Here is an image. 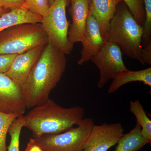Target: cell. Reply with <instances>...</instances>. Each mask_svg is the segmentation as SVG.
Listing matches in <instances>:
<instances>
[{
    "mask_svg": "<svg viewBox=\"0 0 151 151\" xmlns=\"http://www.w3.org/2000/svg\"><path fill=\"white\" fill-rule=\"evenodd\" d=\"M66 55L48 42L21 86L27 108H32L49 100L66 69Z\"/></svg>",
    "mask_w": 151,
    "mask_h": 151,
    "instance_id": "cell-1",
    "label": "cell"
},
{
    "mask_svg": "<svg viewBox=\"0 0 151 151\" xmlns=\"http://www.w3.org/2000/svg\"><path fill=\"white\" fill-rule=\"evenodd\" d=\"M84 115V108L80 106L63 108L49 99L23 116L24 127L31 131L33 138L60 134L78 125Z\"/></svg>",
    "mask_w": 151,
    "mask_h": 151,
    "instance_id": "cell-2",
    "label": "cell"
},
{
    "mask_svg": "<svg viewBox=\"0 0 151 151\" xmlns=\"http://www.w3.org/2000/svg\"><path fill=\"white\" fill-rule=\"evenodd\" d=\"M142 26L137 22L123 1L118 4L110 22L105 37L106 42L116 44L122 53L138 60L143 65L142 58Z\"/></svg>",
    "mask_w": 151,
    "mask_h": 151,
    "instance_id": "cell-3",
    "label": "cell"
},
{
    "mask_svg": "<svg viewBox=\"0 0 151 151\" xmlns=\"http://www.w3.org/2000/svg\"><path fill=\"white\" fill-rule=\"evenodd\" d=\"M48 42L41 23L16 25L0 32V55L22 54Z\"/></svg>",
    "mask_w": 151,
    "mask_h": 151,
    "instance_id": "cell-4",
    "label": "cell"
},
{
    "mask_svg": "<svg viewBox=\"0 0 151 151\" xmlns=\"http://www.w3.org/2000/svg\"><path fill=\"white\" fill-rule=\"evenodd\" d=\"M70 0H55L40 23L48 37V42L65 55L73 51V44L68 39L70 22L68 21L66 8Z\"/></svg>",
    "mask_w": 151,
    "mask_h": 151,
    "instance_id": "cell-5",
    "label": "cell"
},
{
    "mask_svg": "<svg viewBox=\"0 0 151 151\" xmlns=\"http://www.w3.org/2000/svg\"><path fill=\"white\" fill-rule=\"evenodd\" d=\"M94 125L91 118H84L76 128L33 139L43 151H82Z\"/></svg>",
    "mask_w": 151,
    "mask_h": 151,
    "instance_id": "cell-6",
    "label": "cell"
},
{
    "mask_svg": "<svg viewBox=\"0 0 151 151\" xmlns=\"http://www.w3.org/2000/svg\"><path fill=\"white\" fill-rule=\"evenodd\" d=\"M121 49L116 44L106 42L99 52L91 58L90 60L100 71L97 82L98 88H103L108 81L118 73L129 69L124 64Z\"/></svg>",
    "mask_w": 151,
    "mask_h": 151,
    "instance_id": "cell-7",
    "label": "cell"
},
{
    "mask_svg": "<svg viewBox=\"0 0 151 151\" xmlns=\"http://www.w3.org/2000/svg\"><path fill=\"white\" fill-rule=\"evenodd\" d=\"M124 134L121 123L94 125L82 151H107Z\"/></svg>",
    "mask_w": 151,
    "mask_h": 151,
    "instance_id": "cell-8",
    "label": "cell"
},
{
    "mask_svg": "<svg viewBox=\"0 0 151 151\" xmlns=\"http://www.w3.org/2000/svg\"><path fill=\"white\" fill-rule=\"evenodd\" d=\"M26 109L21 87L5 74L0 73V111L21 116Z\"/></svg>",
    "mask_w": 151,
    "mask_h": 151,
    "instance_id": "cell-9",
    "label": "cell"
},
{
    "mask_svg": "<svg viewBox=\"0 0 151 151\" xmlns=\"http://www.w3.org/2000/svg\"><path fill=\"white\" fill-rule=\"evenodd\" d=\"M105 38L101 34L100 25L90 8L87 18L84 40L82 42L81 57L77 64L82 65L101 50L105 45Z\"/></svg>",
    "mask_w": 151,
    "mask_h": 151,
    "instance_id": "cell-10",
    "label": "cell"
},
{
    "mask_svg": "<svg viewBox=\"0 0 151 151\" xmlns=\"http://www.w3.org/2000/svg\"><path fill=\"white\" fill-rule=\"evenodd\" d=\"M91 0H70L69 12L72 19L68 32V39L71 43H82L87 18L90 11Z\"/></svg>",
    "mask_w": 151,
    "mask_h": 151,
    "instance_id": "cell-11",
    "label": "cell"
},
{
    "mask_svg": "<svg viewBox=\"0 0 151 151\" xmlns=\"http://www.w3.org/2000/svg\"><path fill=\"white\" fill-rule=\"evenodd\" d=\"M44 46L37 47L22 54L18 55L10 69L4 74L21 87L40 56Z\"/></svg>",
    "mask_w": 151,
    "mask_h": 151,
    "instance_id": "cell-12",
    "label": "cell"
},
{
    "mask_svg": "<svg viewBox=\"0 0 151 151\" xmlns=\"http://www.w3.org/2000/svg\"><path fill=\"white\" fill-rule=\"evenodd\" d=\"M122 0H91L90 8L96 17L100 31L105 37L110 22L113 17L118 4Z\"/></svg>",
    "mask_w": 151,
    "mask_h": 151,
    "instance_id": "cell-13",
    "label": "cell"
},
{
    "mask_svg": "<svg viewBox=\"0 0 151 151\" xmlns=\"http://www.w3.org/2000/svg\"><path fill=\"white\" fill-rule=\"evenodd\" d=\"M42 18L23 8L12 9L0 17V32L17 24L40 23Z\"/></svg>",
    "mask_w": 151,
    "mask_h": 151,
    "instance_id": "cell-14",
    "label": "cell"
},
{
    "mask_svg": "<svg viewBox=\"0 0 151 151\" xmlns=\"http://www.w3.org/2000/svg\"><path fill=\"white\" fill-rule=\"evenodd\" d=\"M108 89V94L116 92L122 86L134 81H140L151 87V68L136 71L128 70L122 71L115 76L112 79Z\"/></svg>",
    "mask_w": 151,
    "mask_h": 151,
    "instance_id": "cell-15",
    "label": "cell"
},
{
    "mask_svg": "<svg viewBox=\"0 0 151 151\" xmlns=\"http://www.w3.org/2000/svg\"><path fill=\"white\" fill-rule=\"evenodd\" d=\"M141 131L140 126L136 123L133 129L120 138L114 151H138L142 148L149 143L142 137Z\"/></svg>",
    "mask_w": 151,
    "mask_h": 151,
    "instance_id": "cell-16",
    "label": "cell"
},
{
    "mask_svg": "<svg viewBox=\"0 0 151 151\" xmlns=\"http://www.w3.org/2000/svg\"><path fill=\"white\" fill-rule=\"evenodd\" d=\"M129 106L130 112L134 114L137 123L140 126L142 137L151 144V121L146 114L144 107L139 100L130 101Z\"/></svg>",
    "mask_w": 151,
    "mask_h": 151,
    "instance_id": "cell-17",
    "label": "cell"
},
{
    "mask_svg": "<svg viewBox=\"0 0 151 151\" xmlns=\"http://www.w3.org/2000/svg\"><path fill=\"white\" fill-rule=\"evenodd\" d=\"M19 116L0 111V151H7V134L12 124Z\"/></svg>",
    "mask_w": 151,
    "mask_h": 151,
    "instance_id": "cell-18",
    "label": "cell"
},
{
    "mask_svg": "<svg viewBox=\"0 0 151 151\" xmlns=\"http://www.w3.org/2000/svg\"><path fill=\"white\" fill-rule=\"evenodd\" d=\"M23 116L21 115L16 119L9 129L8 133L10 136L11 140L7 151H20V137L24 126Z\"/></svg>",
    "mask_w": 151,
    "mask_h": 151,
    "instance_id": "cell-19",
    "label": "cell"
},
{
    "mask_svg": "<svg viewBox=\"0 0 151 151\" xmlns=\"http://www.w3.org/2000/svg\"><path fill=\"white\" fill-rule=\"evenodd\" d=\"M145 12V19L143 24V34L142 40L143 47L151 42V0H143Z\"/></svg>",
    "mask_w": 151,
    "mask_h": 151,
    "instance_id": "cell-20",
    "label": "cell"
},
{
    "mask_svg": "<svg viewBox=\"0 0 151 151\" xmlns=\"http://www.w3.org/2000/svg\"><path fill=\"white\" fill-rule=\"evenodd\" d=\"M122 1L127 5L137 22L142 26L145 19V12L143 0Z\"/></svg>",
    "mask_w": 151,
    "mask_h": 151,
    "instance_id": "cell-21",
    "label": "cell"
},
{
    "mask_svg": "<svg viewBox=\"0 0 151 151\" xmlns=\"http://www.w3.org/2000/svg\"><path fill=\"white\" fill-rule=\"evenodd\" d=\"M50 7L48 0H24L22 8L42 17Z\"/></svg>",
    "mask_w": 151,
    "mask_h": 151,
    "instance_id": "cell-22",
    "label": "cell"
},
{
    "mask_svg": "<svg viewBox=\"0 0 151 151\" xmlns=\"http://www.w3.org/2000/svg\"><path fill=\"white\" fill-rule=\"evenodd\" d=\"M17 54L0 55V73H4L10 68Z\"/></svg>",
    "mask_w": 151,
    "mask_h": 151,
    "instance_id": "cell-23",
    "label": "cell"
},
{
    "mask_svg": "<svg viewBox=\"0 0 151 151\" xmlns=\"http://www.w3.org/2000/svg\"><path fill=\"white\" fill-rule=\"evenodd\" d=\"M3 6L8 9L21 8L24 0H0Z\"/></svg>",
    "mask_w": 151,
    "mask_h": 151,
    "instance_id": "cell-24",
    "label": "cell"
},
{
    "mask_svg": "<svg viewBox=\"0 0 151 151\" xmlns=\"http://www.w3.org/2000/svg\"><path fill=\"white\" fill-rule=\"evenodd\" d=\"M142 58L143 65L151 64V42L142 50Z\"/></svg>",
    "mask_w": 151,
    "mask_h": 151,
    "instance_id": "cell-25",
    "label": "cell"
},
{
    "mask_svg": "<svg viewBox=\"0 0 151 151\" xmlns=\"http://www.w3.org/2000/svg\"><path fill=\"white\" fill-rule=\"evenodd\" d=\"M25 151H43L41 148L37 144L33 138H31L28 143Z\"/></svg>",
    "mask_w": 151,
    "mask_h": 151,
    "instance_id": "cell-26",
    "label": "cell"
},
{
    "mask_svg": "<svg viewBox=\"0 0 151 151\" xmlns=\"http://www.w3.org/2000/svg\"><path fill=\"white\" fill-rule=\"evenodd\" d=\"M10 10L6 9V8L3 6L2 4L1 1H0V17L1 16L7 12H8Z\"/></svg>",
    "mask_w": 151,
    "mask_h": 151,
    "instance_id": "cell-27",
    "label": "cell"
},
{
    "mask_svg": "<svg viewBox=\"0 0 151 151\" xmlns=\"http://www.w3.org/2000/svg\"><path fill=\"white\" fill-rule=\"evenodd\" d=\"M50 6H51L52 4L55 1V0H48Z\"/></svg>",
    "mask_w": 151,
    "mask_h": 151,
    "instance_id": "cell-28",
    "label": "cell"
}]
</instances>
